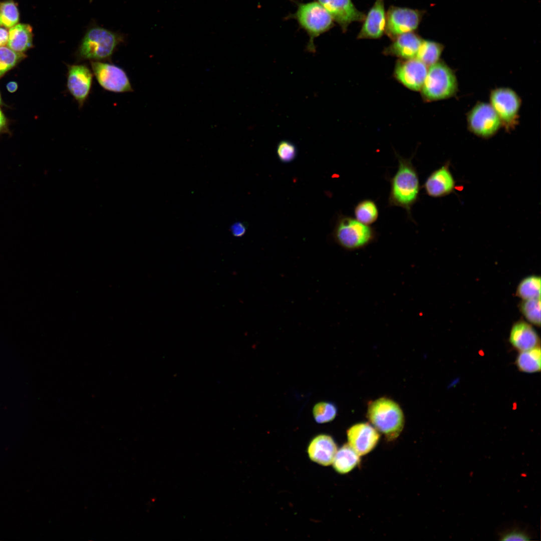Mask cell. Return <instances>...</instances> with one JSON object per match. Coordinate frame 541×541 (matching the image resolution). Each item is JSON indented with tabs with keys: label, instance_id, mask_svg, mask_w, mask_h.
<instances>
[{
	"label": "cell",
	"instance_id": "6da1fadb",
	"mask_svg": "<svg viewBox=\"0 0 541 541\" xmlns=\"http://www.w3.org/2000/svg\"><path fill=\"white\" fill-rule=\"evenodd\" d=\"M396 155L398 165L395 174L389 179V205L403 208L412 220L411 209L419 199V175L412 163V157L405 158L397 154Z\"/></svg>",
	"mask_w": 541,
	"mask_h": 541
},
{
	"label": "cell",
	"instance_id": "7a4b0ae2",
	"mask_svg": "<svg viewBox=\"0 0 541 541\" xmlns=\"http://www.w3.org/2000/svg\"><path fill=\"white\" fill-rule=\"evenodd\" d=\"M123 42L124 37L120 34L100 27H93L81 41L75 54L76 60L80 62L110 60L117 47Z\"/></svg>",
	"mask_w": 541,
	"mask_h": 541
},
{
	"label": "cell",
	"instance_id": "3957f363",
	"mask_svg": "<svg viewBox=\"0 0 541 541\" xmlns=\"http://www.w3.org/2000/svg\"><path fill=\"white\" fill-rule=\"evenodd\" d=\"M295 3L297 6L296 12L288 18L295 20L299 27L306 32L309 37L307 50L309 52L315 53V38L333 28L335 22L317 1Z\"/></svg>",
	"mask_w": 541,
	"mask_h": 541
},
{
	"label": "cell",
	"instance_id": "277c9868",
	"mask_svg": "<svg viewBox=\"0 0 541 541\" xmlns=\"http://www.w3.org/2000/svg\"><path fill=\"white\" fill-rule=\"evenodd\" d=\"M367 415L374 427L389 440L396 438L402 432L404 417L402 409L394 401L380 398L369 405Z\"/></svg>",
	"mask_w": 541,
	"mask_h": 541
},
{
	"label": "cell",
	"instance_id": "5b68a950",
	"mask_svg": "<svg viewBox=\"0 0 541 541\" xmlns=\"http://www.w3.org/2000/svg\"><path fill=\"white\" fill-rule=\"evenodd\" d=\"M334 241L343 248L350 251L363 248L376 237L375 229L350 216L340 214L333 231Z\"/></svg>",
	"mask_w": 541,
	"mask_h": 541
},
{
	"label": "cell",
	"instance_id": "8992f818",
	"mask_svg": "<svg viewBox=\"0 0 541 541\" xmlns=\"http://www.w3.org/2000/svg\"><path fill=\"white\" fill-rule=\"evenodd\" d=\"M457 89L455 74L448 66L439 61L429 66L420 90L423 99L431 102L448 98L455 94Z\"/></svg>",
	"mask_w": 541,
	"mask_h": 541
},
{
	"label": "cell",
	"instance_id": "52a82bcc",
	"mask_svg": "<svg viewBox=\"0 0 541 541\" xmlns=\"http://www.w3.org/2000/svg\"><path fill=\"white\" fill-rule=\"evenodd\" d=\"M424 11L392 6L386 14L385 33L392 40L397 36L415 31L422 19Z\"/></svg>",
	"mask_w": 541,
	"mask_h": 541
},
{
	"label": "cell",
	"instance_id": "ba28073f",
	"mask_svg": "<svg viewBox=\"0 0 541 541\" xmlns=\"http://www.w3.org/2000/svg\"><path fill=\"white\" fill-rule=\"evenodd\" d=\"M93 73L104 89L114 93L133 91L129 78L124 69L113 64L90 61Z\"/></svg>",
	"mask_w": 541,
	"mask_h": 541
},
{
	"label": "cell",
	"instance_id": "9c48e42d",
	"mask_svg": "<svg viewBox=\"0 0 541 541\" xmlns=\"http://www.w3.org/2000/svg\"><path fill=\"white\" fill-rule=\"evenodd\" d=\"M467 122L472 133L484 138L493 136L502 124L491 105L483 102L477 103L469 111Z\"/></svg>",
	"mask_w": 541,
	"mask_h": 541
},
{
	"label": "cell",
	"instance_id": "30bf717a",
	"mask_svg": "<svg viewBox=\"0 0 541 541\" xmlns=\"http://www.w3.org/2000/svg\"><path fill=\"white\" fill-rule=\"evenodd\" d=\"M490 102L501 123L508 127L512 126L520 106V99L517 94L510 88H496L491 92Z\"/></svg>",
	"mask_w": 541,
	"mask_h": 541
},
{
	"label": "cell",
	"instance_id": "8fae6325",
	"mask_svg": "<svg viewBox=\"0 0 541 541\" xmlns=\"http://www.w3.org/2000/svg\"><path fill=\"white\" fill-rule=\"evenodd\" d=\"M67 88L82 108L89 96L93 83V72L86 64H66Z\"/></svg>",
	"mask_w": 541,
	"mask_h": 541
},
{
	"label": "cell",
	"instance_id": "7c38bea8",
	"mask_svg": "<svg viewBox=\"0 0 541 541\" xmlns=\"http://www.w3.org/2000/svg\"><path fill=\"white\" fill-rule=\"evenodd\" d=\"M427 66L417 58L398 60L395 65L394 76L407 88L420 91L427 73Z\"/></svg>",
	"mask_w": 541,
	"mask_h": 541
},
{
	"label": "cell",
	"instance_id": "4fadbf2b",
	"mask_svg": "<svg viewBox=\"0 0 541 541\" xmlns=\"http://www.w3.org/2000/svg\"><path fill=\"white\" fill-rule=\"evenodd\" d=\"M338 24L343 33L354 22H362L365 15L359 11L352 0H317Z\"/></svg>",
	"mask_w": 541,
	"mask_h": 541
},
{
	"label": "cell",
	"instance_id": "5bb4252c",
	"mask_svg": "<svg viewBox=\"0 0 541 541\" xmlns=\"http://www.w3.org/2000/svg\"><path fill=\"white\" fill-rule=\"evenodd\" d=\"M348 444L360 455L371 452L377 444L380 435L370 424L360 423L351 426L347 432Z\"/></svg>",
	"mask_w": 541,
	"mask_h": 541
},
{
	"label": "cell",
	"instance_id": "9a60e30c",
	"mask_svg": "<svg viewBox=\"0 0 541 541\" xmlns=\"http://www.w3.org/2000/svg\"><path fill=\"white\" fill-rule=\"evenodd\" d=\"M449 163L432 172L426 179L423 188L426 194L433 198H439L452 193L455 181L449 169Z\"/></svg>",
	"mask_w": 541,
	"mask_h": 541
},
{
	"label": "cell",
	"instance_id": "2e32d148",
	"mask_svg": "<svg viewBox=\"0 0 541 541\" xmlns=\"http://www.w3.org/2000/svg\"><path fill=\"white\" fill-rule=\"evenodd\" d=\"M386 14L384 0H376L365 18L357 39H377L385 33Z\"/></svg>",
	"mask_w": 541,
	"mask_h": 541
},
{
	"label": "cell",
	"instance_id": "e0dca14e",
	"mask_svg": "<svg viewBox=\"0 0 541 541\" xmlns=\"http://www.w3.org/2000/svg\"><path fill=\"white\" fill-rule=\"evenodd\" d=\"M422 41L421 37L414 32L403 34L393 39L384 49L383 53L400 59L415 58Z\"/></svg>",
	"mask_w": 541,
	"mask_h": 541
},
{
	"label": "cell",
	"instance_id": "ac0fdd59",
	"mask_svg": "<svg viewBox=\"0 0 541 541\" xmlns=\"http://www.w3.org/2000/svg\"><path fill=\"white\" fill-rule=\"evenodd\" d=\"M337 450L336 444L331 436L320 434L311 440L307 451L312 461L323 466H328L332 464Z\"/></svg>",
	"mask_w": 541,
	"mask_h": 541
},
{
	"label": "cell",
	"instance_id": "d6986e66",
	"mask_svg": "<svg viewBox=\"0 0 541 541\" xmlns=\"http://www.w3.org/2000/svg\"><path fill=\"white\" fill-rule=\"evenodd\" d=\"M509 341L519 352L540 346V339L536 332L530 325L523 321L513 324L510 330Z\"/></svg>",
	"mask_w": 541,
	"mask_h": 541
},
{
	"label": "cell",
	"instance_id": "ffe728a7",
	"mask_svg": "<svg viewBox=\"0 0 541 541\" xmlns=\"http://www.w3.org/2000/svg\"><path fill=\"white\" fill-rule=\"evenodd\" d=\"M32 28L27 24L16 25L9 32L8 46L17 53H23L32 46Z\"/></svg>",
	"mask_w": 541,
	"mask_h": 541
},
{
	"label": "cell",
	"instance_id": "44dd1931",
	"mask_svg": "<svg viewBox=\"0 0 541 541\" xmlns=\"http://www.w3.org/2000/svg\"><path fill=\"white\" fill-rule=\"evenodd\" d=\"M360 462V456L348 444L342 446L336 453L333 466L341 474L350 472Z\"/></svg>",
	"mask_w": 541,
	"mask_h": 541
},
{
	"label": "cell",
	"instance_id": "7402d4cb",
	"mask_svg": "<svg viewBox=\"0 0 541 541\" xmlns=\"http://www.w3.org/2000/svg\"><path fill=\"white\" fill-rule=\"evenodd\" d=\"M517 369L522 372L534 373L539 372L541 368L540 346L519 352L516 360Z\"/></svg>",
	"mask_w": 541,
	"mask_h": 541
},
{
	"label": "cell",
	"instance_id": "603a6c76",
	"mask_svg": "<svg viewBox=\"0 0 541 541\" xmlns=\"http://www.w3.org/2000/svg\"><path fill=\"white\" fill-rule=\"evenodd\" d=\"M355 218L360 222L371 225L379 216V209L376 202L370 199L358 202L354 208Z\"/></svg>",
	"mask_w": 541,
	"mask_h": 541
},
{
	"label": "cell",
	"instance_id": "cb8c5ba5",
	"mask_svg": "<svg viewBox=\"0 0 541 541\" xmlns=\"http://www.w3.org/2000/svg\"><path fill=\"white\" fill-rule=\"evenodd\" d=\"M443 48L442 45L435 41L423 40L416 58L430 66L439 61Z\"/></svg>",
	"mask_w": 541,
	"mask_h": 541
},
{
	"label": "cell",
	"instance_id": "d4e9b609",
	"mask_svg": "<svg viewBox=\"0 0 541 541\" xmlns=\"http://www.w3.org/2000/svg\"><path fill=\"white\" fill-rule=\"evenodd\" d=\"M516 295L523 300L540 298V278L531 276L523 279L517 286Z\"/></svg>",
	"mask_w": 541,
	"mask_h": 541
},
{
	"label": "cell",
	"instance_id": "484cf974",
	"mask_svg": "<svg viewBox=\"0 0 541 541\" xmlns=\"http://www.w3.org/2000/svg\"><path fill=\"white\" fill-rule=\"evenodd\" d=\"M19 13L13 1L0 3V26L11 28L19 22Z\"/></svg>",
	"mask_w": 541,
	"mask_h": 541
},
{
	"label": "cell",
	"instance_id": "4316f807",
	"mask_svg": "<svg viewBox=\"0 0 541 541\" xmlns=\"http://www.w3.org/2000/svg\"><path fill=\"white\" fill-rule=\"evenodd\" d=\"M519 309L525 318L531 324L540 325V298L524 300Z\"/></svg>",
	"mask_w": 541,
	"mask_h": 541
},
{
	"label": "cell",
	"instance_id": "83f0119b",
	"mask_svg": "<svg viewBox=\"0 0 541 541\" xmlns=\"http://www.w3.org/2000/svg\"><path fill=\"white\" fill-rule=\"evenodd\" d=\"M337 408L329 402H320L313 407V415L318 423H324L334 420L337 415Z\"/></svg>",
	"mask_w": 541,
	"mask_h": 541
},
{
	"label": "cell",
	"instance_id": "f1b7e54d",
	"mask_svg": "<svg viewBox=\"0 0 541 541\" xmlns=\"http://www.w3.org/2000/svg\"><path fill=\"white\" fill-rule=\"evenodd\" d=\"M24 56L6 47H0V77L13 68Z\"/></svg>",
	"mask_w": 541,
	"mask_h": 541
},
{
	"label": "cell",
	"instance_id": "f546056e",
	"mask_svg": "<svg viewBox=\"0 0 541 541\" xmlns=\"http://www.w3.org/2000/svg\"><path fill=\"white\" fill-rule=\"evenodd\" d=\"M277 153L280 160L283 163H289L293 161L297 154L296 145L289 140H282L277 147Z\"/></svg>",
	"mask_w": 541,
	"mask_h": 541
},
{
	"label": "cell",
	"instance_id": "4dcf8cb0",
	"mask_svg": "<svg viewBox=\"0 0 541 541\" xmlns=\"http://www.w3.org/2000/svg\"><path fill=\"white\" fill-rule=\"evenodd\" d=\"M529 535L524 531L517 528L507 530L500 534V540H529Z\"/></svg>",
	"mask_w": 541,
	"mask_h": 541
},
{
	"label": "cell",
	"instance_id": "1f68e13d",
	"mask_svg": "<svg viewBox=\"0 0 541 541\" xmlns=\"http://www.w3.org/2000/svg\"><path fill=\"white\" fill-rule=\"evenodd\" d=\"M246 228V226L244 223L237 221L231 226L230 230L234 236L241 237L245 234Z\"/></svg>",
	"mask_w": 541,
	"mask_h": 541
},
{
	"label": "cell",
	"instance_id": "d6a6232c",
	"mask_svg": "<svg viewBox=\"0 0 541 541\" xmlns=\"http://www.w3.org/2000/svg\"><path fill=\"white\" fill-rule=\"evenodd\" d=\"M8 40V31L5 28H0V47H4L7 44Z\"/></svg>",
	"mask_w": 541,
	"mask_h": 541
},
{
	"label": "cell",
	"instance_id": "836d02e7",
	"mask_svg": "<svg viewBox=\"0 0 541 541\" xmlns=\"http://www.w3.org/2000/svg\"><path fill=\"white\" fill-rule=\"evenodd\" d=\"M7 88L11 93L15 92L18 89V84L15 82H10L7 85Z\"/></svg>",
	"mask_w": 541,
	"mask_h": 541
},
{
	"label": "cell",
	"instance_id": "e575fe53",
	"mask_svg": "<svg viewBox=\"0 0 541 541\" xmlns=\"http://www.w3.org/2000/svg\"><path fill=\"white\" fill-rule=\"evenodd\" d=\"M6 125V118L2 111L0 110V132L4 130Z\"/></svg>",
	"mask_w": 541,
	"mask_h": 541
},
{
	"label": "cell",
	"instance_id": "d590c367",
	"mask_svg": "<svg viewBox=\"0 0 541 541\" xmlns=\"http://www.w3.org/2000/svg\"><path fill=\"white\" fill-rule=\"evenodd\" d=\"M1 96H0V104H1Z\"/></svg>",
	"mask_w": 541,
	"mask_h": 541
}]
</instances>
